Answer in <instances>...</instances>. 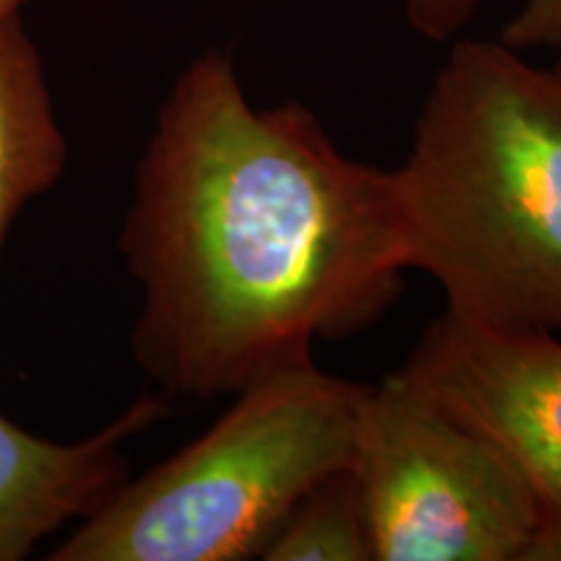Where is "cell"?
<instances>
[{
  "mask_svg": "<svg viewBox=\"0 0 561 561\" xmlns=\"http://www.w3.org/2000/svg\"><path fill=\"white\" fill-rule=\"evenodd\" d=\"M557 68H559V70H561V55H559V62H557Z\"/></svg>",
  "mask_w": 561,
  "mask_h": 561,
  "instance_id": "13",
  "label": "cell"
},
{
  "mask_svg": "<svg viewBox=\"0 0 561 561\" xmlns=\"http://www.w3.org/2000/svg\"><path fill=\"white\" fill-rule=\"evenodd\" d=\"M117 248L140 289L133 359L195 401L367 331L411 271L396 172L343 153L307 104L255 107L221 47L167 91Z\"/></svg>",
  "mask_w": 561,
  "mask_h": 561,
  "instance_id": "1",
  "label": "cell"
},
{
  "mask_svg": "<svg viewBox=\"0 0 561 561\" xmlns=\"http://www.w3.org/2000/svg\"><path fill=\"white\" fill-rule=\"evenodd\" d=\"M500 42L520 53L561 50V0H525L502 26Z\"/></svg>",
  "mask_w": 561,
  "mask_h": 561,
  "instance_id": "10",
  "label": "cell"
},
{
  "mask_svg": "<svg viewBox=\"0 0 561 561\" xmlns=\"http://www.w3.org/2000/svg\"><path fill=\"white\" fill-rule=\"evenodd\" d=\"M523 561H561V520L541 517V525L525 546Z\"/></svg>",
  "mask_w": 561,
  "mask_h": 561,
  "instance_id": "11",
  "label": "cell"
},
{
  "mask_svg": "<svg viewBox=\"0 0 561 561\" xmlns=\"http://www.w3.org/2000/svg\"><path fill=\"white\" fill-rule=\"evenodd\" d=\"M265 561H371L367 517L351 468L307 491L265 546Z\"/></svg>",
  "mask_w": 561,
  "mask_h": 561,
  "instance_id": "8",
  "label": "cell"
},
{
  "mask_svg": "<svg viewBox=\"0 0 561 561\" xmlns=\"http://www.w3.org/2000/svg\"><path fill=\"white\" fill-rule=\"evenodd\" d=\"M348 468L371 561H523L541 525L500 447L405 367L364 390Z\"/></svg>",
  "mask_w": 561,
  "mask_h": 561,
  "instance_id": "4",
  "label": "cell"
},
{
  "mask_svg": "<svg viewBox=\"0 0 561 561\" xmlns=\"http://www.w3.org/2000/svg\"><path fill=\"white\" fill-rule=\"evenodd\" d=\"M405 21L419 37L430 42H455L479 16L486 0H396Z\"/></svg>",
  "mask_w": 561,
  "mask_h": 561,
  "instance_id": "9",
  "label": "cell"
},
{
  "mask_svg": "<svg viewBox=\"0 0 561 561\" xmlns=\"http://www.w3.org/2000/svg\"><path fill=\"white\" fill-rule=\"evenodd\" d=\"M364 390L314 359L271 371L172 458L125 481L47 559H261L294 504L351 466Z\"/></svg>",
  "mask_w": 561,
  "mask_h": 561,
  "instance_id": "3",
  "label": "cell"
},
{
  "mask_svg": "<svg viewBox=\"0 0 561 561\" xmlns=\"http://www.w3.org/2000/svg\"><path fill=\"white\" fill-rule=\"evenodd\" d=\"M32 3H37V0H0V24L9 19L21 16V11Z\"/></svg>",
  "mask_w": 561,
  "mask_h": 561,
  "instance_id": "12",
  "label": "cell"
},
{
  "mask_svg": "<svg viewBox=\"0 0 561 561\" xmlns=\"http://www.w3.org/2000/svg\"><path fill=\"white\" fill-rule=\"evenodd\" d=\"M396 172L409 268L447 312L561 333V70L455 39Z\"/></svg>",
  "mask_w": 561,
  "mask_h": 561,
  "instance_id": "2",
  "label": "cell"
},
{
  "mask_svg": "<svg viewBox=\"0 0 561 561\" xmlns=\"http://www.w3.org/2000/svg\"><path fill=\"white\" fill-rule=\"evenodd\" d=\"M170 413L146 392L79 442H53L0 413V561H21L70 523L94 515L128 481L125 445Z\"/></svg>",
  "mask_w": 561,
  "mask_h": 561,
  "instance_id": "6",
  "label": "cell"
},
{
  "mask_svg": "<svg viewBox=\"0 0 561 561\" xmlns=\"http://www.w3.org/2000/svg\"><path fill=\"white\" fill-rule=\"evenodd\" d=\"M405 369L517 468L546 520H561V333L442 312Z\"/></svg>",
  "mask_w": 561,
  "mask_h": 561,
  "instance_id": "5",
  "label": "cell"
},
{
  "mask_svg": "<svg viewBox=\"0 0 561 561\" xmlns=\"http://www.w3.org/2000/svg\"><path fill=\"white\" fill-rule=\"evenodd\" d=\"M68 140L45 62L21 16L0 24V255L21 210L58 185Z\"/></svg>",
  "mask_w": 561,
  "mask_h": 561,
  "instance_id": "7",
  "label": "cell"
}]
</instances>
